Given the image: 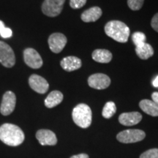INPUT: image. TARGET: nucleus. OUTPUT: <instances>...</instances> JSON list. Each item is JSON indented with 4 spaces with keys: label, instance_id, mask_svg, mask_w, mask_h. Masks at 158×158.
Here are the masks:
<instances>
[{
    "label": "nucleus",
    "instance_id": "nucleus-2",
    "mask_svg": "<svg viewBox=\"0 0 158 158\" xmlns=\"http://www.w3.org/2000/svg\"><path fill=\"white\" fill-rule=\"evenodd\" d=\"M105 32L118 43L127 42L130 36V29L125 23L119 21H110L105 26Z\"/></svg>",
    "mask_w": 158,
    "mask_h": 158
},
{
    "label": "nucleus",
    "instance_id": "nucleus-26",
    "mask_svg": "<svg viewBox=\"0 0 158 158\" xmlns=\"http://www.w3.org/2000/svg\"><path fill=\"white\" fill-rule=\"evenodd\" d=\"M152 27L155 29V30L158 32V13L154 15L151 21Z\"/></svg>",
    "mask_w": 158,
    "mask_h": 158
},
{
    "label": "nucleus",
    "instance_id": "nucleus-19",
    "mask_svg": "<svg viewBox=\"0 0 158 158\" xmlns=\"http://www.w3.org/2000/svg\"><path fill=\"white\" fill-rule=\"evenodd\" d=\"M135 53L141 59H148L154 54V49L151 45L145 43L142 45L135 47Z\"/></svg>",
    "mask_w": 158,
    "mask_h": 158
},
{
    "label": "nucleus",
    "instance_id": "nucleus-4",
    "mask_svg": "<svg viewBox=\"0 0 158 158\" xmlns=\"http://www.w3.org/2000/svg\"><path fill=\"white\" fill-rule=\"evenodd\" d=\"M146 134L141 130H126L120 132L116 138L121 143H131L141 141L145 138Z\"/></svg>",
    "mask_w": 158,
    "mask_h": 158
},
{
    "label": "nucleus",
    "instance_id": "nucleus-23",
    "mask_svg": "<svg viewBox=\"0 0 158 158\" xmlns=\"http://www.w3.org/2000/svg\"><path fill=\"white\" fill-rule=\"evenodd\" d=\"M144 0H127V5L133 10H139L143 7Z\"/></svg>",
    "mask_w": 158,
    "mask_h": 158
},
{
    "label": "nucleus",
    "instance_id": "nucleus-7",
    "mask_svg": "<svg viewBox=\"0 0 158 158\" xmlns=\"http://www.w3.org/2000/svg\"><path fill=\"white\" fill-rule=\"evenodd\" d=\"M23 59L27 65L33 69H39L43 66V59L34 48H26L23 51Z\"/></svg>",
    "mask_w": 158,
    "mask_h": 158
},
{
    "label": "nucleus",
    "instance_id": "nucleus-16",
    "mask_svg": "<svg viewBox=\"0 0 158 158\" xmlns=\"http://www.w3.org/2000/svg\"><path fill=\"white\" fill-rule=\"evenodd\" d=\"M63 100V94L59 91H53L45 100V106L48 108H52L60 104Z\"/></svg>",
    "mask_w": 158,
    "mask_h": 158
},
{
    "label": "nucleus",
    "instance_id": "nucleus-10",
    "mask_svg": "<svg viewBox=\"0 0 158 158\" xmlns=\"http://www.w3.org/2000/svg\"><path fill=\"white\" fill-rule=\"evenodd\" d=\"M88 84L90 87L95 89H105L110 86V79L105 74L95 73L89 77Z\"/></svg>",
    "mask_w": 158,
    "mask_h": 158
},
{
    "label": "nucleus",
    "instance_id": "nucleus-1",
    "mask_svg": "<svg viewBox=\"0 0 158 158\" xmlns=\"http://www.w3.org/2000/svg\"><path fill=\"white\" fill-rule=\"evenodd\" d=\"M25 135L19 126L5 123L0 127V140L6 145L17 147L24 141Z\"/></svg>",
    "mask_w": 158,
    "mask_h": 158
},
{
    "label": "nucleus",
    "instance_id": "nucleus-18",
    "mask_svg": "<svg viewBox=\"0 0 158 158\" xmlns=\"http://www.w3.org/2000/svg\"><path fill=\"white\" fill-rule=\"evenodd\" d=\"M140 108L143 112L152 116H158V106L152 100H143L139 103Z\"/></svg>",
    "mask_w": 158,
    "mask_h": 158
},
{
    "label": "nucleus",
    "instance_id": "nucleus-9",
    "mask_svg": "<svg viewBox=\"0 0 158 158\" xmlns=\"http://www.w3.org/2000/svg\"><path fill=\"white\" fill-rule=\"evenodd\" d=\"M48 42L51 51L55 54H59L64 49L68 40L64 35L56 32L50 35Z\"/></svg>",
    "mask_w": 158,
    "mask_h": 158
},
{
    "label": "nucleus",
    "instance_id": "nucleus-24",
    "mask_svg": "<svg viewBox=\"0 0 158 158\" xmlns=\"http://www.w3.org/2000/svg\"><path fill=\"white\" fill-rule=\"evenodd\" d=\"M140 158H158V149H151L146 151Z\"/></svg>",
    "mask_w": 158,
    "mask_h": 158
},
{
    "label": "nucleus",
    "instance_id": "nucleus-12",
    "mask_svg": "<svg viewBox=\"0 0 158 158\" xmlns=\"http://www.w3.org/2000/svg\"><path fill=\"white\" fill-rule=\"evenodd\" d=\"M36 138L43 146H54L57 143L55 133L49 130H39L36 133Z\"/></svg>",
    "mask_w": 158,
    "mask_h": 158
},
{
    "label": "nucleus",
    "instance_id": "nucleus-25",
    "mask_svg": "<svg viewBox=\"0 0 158 158\" xmlns=\"http://www.w3.org/2000/svg\"><path fill=\"white\" fill-rule=\"evenodd\" d=\"M86 0H70V6L73 9H79L86 5Z\"/></svg>",
    "mask_w": 158,
    "mask_h": 158
},
{
    "label": "nucleus",
    "instance_id": "nucleus-13",
    "mask_svg": "<svg viewBox=\"0 0 158 158\" xmlns=\"http://www.w3.org/2000/svg\"><path fill=\"white\" fill-rule=\"evenodd\" d=\"M142 119V115L139 112L123 113L118 116V122L124 126H133L139 123Z\"/></svg>",
    "mask_w": 158,
    "mask_h": 158
},
{
    "label": "nucleus",
    "instance_id": "nucleus-15",
    "mask_svg": "<svg viewBox=\"0 0 158 158\" xmlns=\"http://www.w3.org/2000/svg\"><path fill=\"white\" fill-rule=\"evenodd\" d=\"M102 10L99 7H92L85 10L81 14V20L84 22H94L101 17Z\"/></svg>",
    "mask_w": 158,
    "mask_h": 158
},
{
    "label": "nucleus",
    "instance_id": "nucleus-27",
    "mask_svg": "<svg viewBox=\"0 0 158 158\" xmlns=\"http://www.w3.org/2000/svg\"><path fill=\"white\" fill-rule=\"evenodd\" d=\"M152 101L158 106V92H154V93H152Z\"/></svg>",
    "mask_w": 158,
    "mask_h": 158
},
{
    "label": "nucleus",
    "instance_id": "nucleus-14",
    "mask_svg": "<svg viewBox=\"0 0 158 158\" xmlns=\"http://www.w3.org/2000/svg\"><path fill=\"white\" fill-rule=\"evenodd\" d=\"M61 67L64 70L68 72H72V71L78 70L81 68L82 65L81 60L78 57L74 56H67L62 59L60 62Z\"/></svg>",
    "mask_w": 158,
    "mask_h": 158
},
{
    "label": "nucleus",
    "instance_id": "nucleus-21",
    "mask_svg": "<svg viewBox=\"0 0 158 158\" xmlns=\"http://www.w3.org/2000/svg\"><path fill=\"white\" fill-rule=\"evenodd\" d=\"M146 40H147V37L143 32L136 31L132 35V40L135 47H138L146 43Z\"/></svg>",
    "mask_w": 158,
    "mask_h": 158
},
{
    "label": "nucleus",
    "instance_id": "nucleus-17",
    "mask_svg": "<svg viewBox=\"0 0 158 158\" xmlns=\"http://www.w3.org/2000/svg\"><path fill=\"white\" fill-rule=\"evenodd\" d=\"M92 59L99 63H108L112 59V54L106 49H96L92 53Z\"/></svg>",
    "mask_w": 158,
    "mask_h": 158
},
{
    "label": "nucleus",
    "instance_id": "nucleus-3",
    "mask_svg": "<svg viewBox=\"0 0 158 158\" xmlns=\"http://www.w3.org/2000/svg\"><path fill=\"white\" fill-rule=\"evenodd\" d=\"M73 119L76 124L81 128H87L92 123V110L86 104L81 103L73 108Z\"/></svg>",
    "mask_w": 158,
    "mask_h": 158
},
{
    "label": "nucleus",
    "instance_id": "nucleus-20",
    "mask_svg": "<svg viewBox=\"0 0 158 158\" xmlns=\"http://www.w3.org/2000/svg\"><path fill=\"white\" fill-rule=\"evenodd\" d=\"M116 111V106L114 102H106L102 109V115L104 118H110L112 117Z\"/></svg>",
    "mask_w": 158,
    "mask_h": 158
},
{
    "label": "nucleus",
    "instance_id": "nucleus-29",
    "mask_svg": "<svg viewBox=\"0 0 158 158\" xmlns=\"http://www.w3.org/2000/svg\"><path fill=\"white\" fill-rule=\"evenodd\" d=\"M152 84L155 87H158V76L156 77V78H155V80L153 81Z\"/></svg>",
    "mask_w": 158,
    "mask_h": 158
},
{
    "label": "nucleus",
    "instance_id": "nucleus-8",
    "mask_svg": "<svg viewBox=\"0 0 158 158\" xmlns=\"http://www.w3.org/2000/svg\"><path fill=\"white\" fill-rule=\"evenodd\" d=\"M16 104V97L11 91H7L4 94L2 101L0 112L4 116H8L13 112Z\"/></svg>",
    "mask_w": 158,
    "mask_h": 158
},
{
    "label": "nucleus",
    "instance_id": "nucleus-22",
    "mask_svg": "<svg viewBox=\"0 0 158 158\" xmlns=\"http://www.w3.org/2000/svg\"><path fill=\"white\" fill-rule=\"evenodd\" d=\"M0 35L3 38H10L13 36V31L7 27H5V23L0 20Z\"/></svg>",
    "mask_w": 158,
    "mask_h": 158
},
{
    "label": "nucleus",
    "instance_id": "nucleus-28",
    "mask_svg": "<svg viewBox=\"0 0 158 158\" xmlns=\"http://www.w3.org/2000/svg\"><path fill=\"white\" fill-rule=\"evenodd\" d=\"M70 158H89V156L86 154H79V155L72 156Z\"/></svg>",
    "mask_w": 158,
    "mask_h": 158
},
{
    "label": "nucleus",
    "instance_id": "nucleus-5",
    "mask_svg": "<svg viewBox=\"0 0 158 158\" xmlns=\"http://www.w3.org/2000/svg\"><path fill=\"white\" fill-rule=\"evenodd\" d=\"M65 0H45L42 5V11L45 15L56 17L62 13Z\"/></svg>",
    "mask_w": 158,
    "mask_h": 158
},
{
    "label": "nucleus",
    "instance_id": "nucleus-11",
    "mask_svg": "<svg viewBox=\"0 0 158 158\" xmlns=\"http://www.w3.org/2000/svg\"><path fill=\"white\" fill-rule=\"evenodd\" d=\"M29 84L35 92L39 94H45L49 88L48 81L42 76L36 74L31 75L29 77Z\"/></svg>",
    "mask_w": 158,
    "mask_h": 158
},
{
    "label": "nucleus",
    "instance_id": "nucleus-6",
    "mask_svg": "<svg viewBox=\"0 0 158 158\" xmlns=\"http://www.w3.org/2000/svg\"><path fill=\"white\" fill-rule=\"evenodd\" d=\"M0 63L8 68L14 66L15 63V56L13 49L3 41H0Z\"/></svg>",
    "mask_w": 158,
    "mask_h": 158
}]
</instances>
